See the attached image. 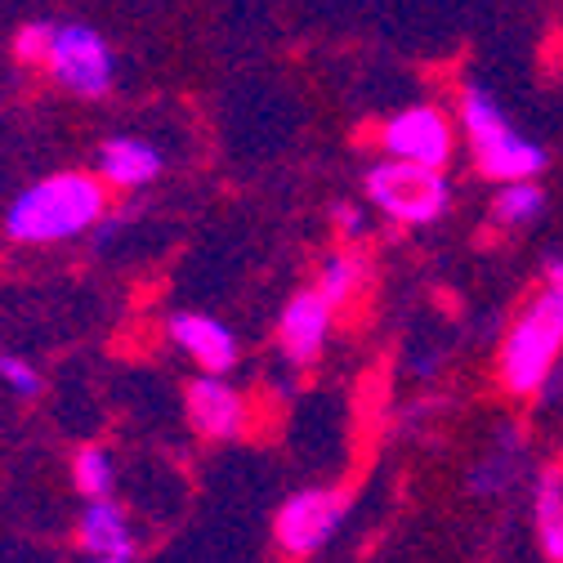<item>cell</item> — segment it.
Segmentation results:
<instances>
[{
	"label": "cell",
	"mask_w": 563,
	"mask_h": 563,
	"mask_svg": "<svg viewBox=\"0 0 563 563\" xmlns=\"http://www.w3.org/2000/svg\"><path fill=\"white\" fill-rule=\"evenodd\" d=\"M559 358H563V255H550L541 264V291L506 331L497 376L506 394L537 398L554 380Z\"/></svg>",
	"instance_id": "6da1fadb"
},
{
	"label": "cell",
	"mask_w": 563,
	"mask_h": 563,
	"mask_svg": "<svg viewBox=\"0 0 563 563\" xmlns=\"http://www.w3.org/2000/svg\"><path fill=\"white\" fill-rule=\"evenodd\" d=\"M108 210V192L99 175H81V170H63L49 175L41 184H32L27 192L14 197V206L5 210V233L14 242H67L81 238L86 229H95Z\"/></svg>",
	"instance_id": "7a4b0ae2"
},
{
	"label": "cell",
	"mask_w": 563,
	"mask_h": 563,
	"mask_svg": "<svg viewBox=\"0 0 563 563\" xmlns=\"http://www.w3.org/2000/svg\"><path fill=\"white\" fill-rule=\"evenodd\" d=\"M461 130L470 139V153L478 162L483 179H537L550 166V153L528 139L501 108V99L478 81L461 86Z\"/></svg>",
	"instance_id": "3957f363"
},
{
	"label": "cell",
	"mask_w": 563,
	"mask_h": 563,
	"mask_svg": "<svg viewBox=\"0 0 563 563\" xmlns=\"http://www.w3.org/2000/svg\"><path fill=\"white\" fill-rule=\"evenodd\" d=\"M367 201L380 210V216H389L394 224L426 229L452 210V184L443 170L385 157L367 170Z\"/></svg>",
	"instance_id": "277c9868"
},
{
	"label": "cell",
	"mask_w": 563,
	"mask_h": 563,
	"mask_svg": "<svg viewBox=\"0 0 563 563\" xmlns=\"http://www.w3.org/2000/svg\"><path fill=\"white\" fill-rule=\"evenodd\" d=\"M45 67H49L54 86L77 95V99H103L112 90V77H117L108 41L86 23H54Z\"/></svg>",
	"instance_id": "5b68a950"
},
{
	"label": "cell",
	"mask_w": 563,
	"mask_h": 563,
	"mask_svg": "<svg viewBox=\"0 0 563 563\" xmlns=\"http://www.w3.org/2000/svg\"><path fill=\"white\" fill-rule=\"evenodd\" d=\"M344 519H349V492L305 487V492H296V497L282 501V510L273 515V537L287 554L309 559V554H318L322 545L335 541Z\"/></svg>",
	"instance_id": "8992f818"
},
{
	"label": "cell",
	"mask_w": 563,
	"mask_h": 563,
	"mask_svg": "<svg viewBox=\"0 0 563 563\" xmlns=\"http://www.w3.org/2000/svg\"><path fill=\"white\" fill-rule=\"evenodd\" d=\"M380 148H385V157H398V162L448 170V162L456 157V130L439 108L411 103L380 125Z\"/></svg>",
	"instance_id": "52a82bcc"
},
{
	"label": "cell",
	"mask_w": 563,
	"mask_h": 563,
	"mask_svg": "<svg viewBox=\"0 0 563 563\" xmlns=\"http://www.w3.org/2000/svg\"><path fill=\"white\" fill-rule=\"evenodd\" d=\"M331 322H335V309L318 287L296 291L277 318V344H282V354H287V363H300V367L313 363L331 335Z\"/></svg>",
	"instance_id": "ba28073f"
},
{
	"label": "cell",
	"mask_w": 563,
	"mask_h": 563,
	"mask_svg": "<svg viewBox=\"0 0 563 563\" xmlns=\"http://www.w3.org/2000/svg\"><path fill=\"white\" fill-rule=\"evenodd\" d=\"M184 407H188V420L201 439H238L246 430V402L233 385H224V376H197L184 394Z\"/></svg>",
	"instance_id": "9c48e42d"
},
{
	"label": "cell",
	"mask_w": 563,
	"mask_h": 563,
	"mask_svg": "<svg viewBox=\"0 0 563 563\" xmlns=\"http://www.w3.org/2000/svg\"><path fill=\"white\" fill-rule=\"evenodd\" d=\"M170 340L210 376H224V372L238 367V335L210 313H175L170 318Z\"/></svg>",
	"instance_id": "30bf717a"
},
{
	"label": "cell",
	"mask_w": 563,
	"mask_h": 563,
	"mask_svg": "<svg viewBox=\"0 0 563 563\" xmlns=\"http://www.w3.org/2000/svg\"><path fill=\"white\" fill-rule=\"evenodd\" d=\"M99 179L112 188H144L153 179H162L166 157L148 144V139H134V134H117L99 148Z\"/></svg>",
	"instance_id": "8fae6325"
},
{
	"label": "cell",
	"mask_w": 563,
	"mask_h": 563,
	"mask_svg": "<svg viewBox=\"0 0 563 563\" xmlns=\"http://www.w3.org/2000/svg\"><path fill=\"white\" fill-rule=\"evenodd\" d=\"M81 545L95 559H134V537L112 497H95L81 510Z\"/></svg>",
	"instance_id": "7c38bea8"
},
{
	"label": "cell",
	"mask_w": 563,
	"mask_h": 563,
	"mask_svg": "<svg viewBox=\"0 0 563 563\" xmlns=\"http://www.w3.org/2000/svg\"><path fill=\"white\" fill-rule=\"evenodd\" d=\"M532 515H537L541 554H545L550 563H563V470H545V474L537 478Z\"/></svg>",
	"instance_id": "4fadbf2b"
},
{
	"label": "cell",
	"mask_w": 563,
	"mask_h": 563,
	"mask_svg": "<svg viewBox=\"0 0 563 563\" xmlns=\"http://www.w3.org/2000/svg\"><path fill=\"white\" fill-rule=\"evenodd\" d=\"M545 192L537 179H506L497 184V197H492V220L506 224V229H523L541 216Z\"/></svg>",
	"instance_id": "5bb4252c"
},
{
	"label": "cell",
	"mask_w": 563,
	"mask_h": 563,
	"mask_svg": "<svg viewBox=\"0 0 563 563\" xmlns=\"http://www.w3.org/2000/svg\"><path fill=\"white\" fill-rule=\"evenodd\" d=\"M367 277H372V268H367L363 255H331V260L322 264L318 291L331 300V309H344L349 300H354V296L367 287Z\"/></svg>",
	"instance_id": "9a60e30c"
},
{
	"label": "cell",
	"mask_w": 563,
	"mask_h": 563,
	"mask_svg": "<svg viewBox=\"0 0 563 563\" xmlns=\"http://www.w3.org/2000/svg\"><path fill=\"white\" fill-rule=\"evenodd\" d=\"M73 483L86 492V497H112L117 487V465H112V452L108 448H81L77 461H73Z\"/></svg>",
	"instance_id": "2e32d148"
},
{
	"label": "cell",
	"mask_w": 563,
	"mask_h": 563,
	"mask_svg": "<svg viewBox=\"0 0 563 563\" xmlns=\"http://www.w3.org/2000/svg\"><path fill=\"white\" fill-rule=\"evenodd\" d=\"M515 452H492L483 456L474 470H470V492L474 497H492V492H501L510 478H515Z\"/></svg>",
	"instance_id": "e0dca14e"
},
{
	"label": "cell",
	"mask_w": 563,
	"mask_h": 563,
	"mask_svg": "<svg viewBox=\"0 0 563 563\" xmlns=\"http://www.w3.org/2000/svg\"><path fill=\"white\" fill-rule=\"evenodd\" d=\"M0 380H5L19 398H41V389H45L41 372L27 358H14V354H0Z\"/></svg>",
	"instance_id": "ac0fdd59"
},
{
	"label": "cell",
	"mask_w": 563,
	"mask_h": 563,
	"mask_svg": "<svg viewBox=\"0 0 563 563\" xmlns=\"http://www.w3.org/2000/svg\"><path fill=\"white\" fill-rule=\"evenodd\" d=\"M49 36H54V23H27L14 41V54L23 63H45V49H49Z\"/></svg>",
	"instance_id": "d6986e66"
},
{
	"label": "cell",
	"mask_w": 563,
	"mask_h": 563,
	"mask_svg": "<svg viewBox=\"0 0 563 563\" xmlns=\"http://www.w3.org/2000/svg\"><path fill=\"white\" fill-rule=\"evenodd\" d=\"M335 220H340L344 238H358V233H363V210H354V206H340V210H335Z\"/></svg>",
	"instance_id": "ffe728a7"
},
{
	"label": "cell",
	"mask_w": 563,
	"mask_h": 563,
	"mask_svg": "<svg viewBox=\"0 0 563 563\" xmlns=\"http://www.w3.org/2000/svg\"><path fill=\"white\" fill-rule=\"evenodd\" d=\"M95 563H130V559H95Z\"/></svg>",
	"instance_id": "44dd1931"
}]
</instances>
